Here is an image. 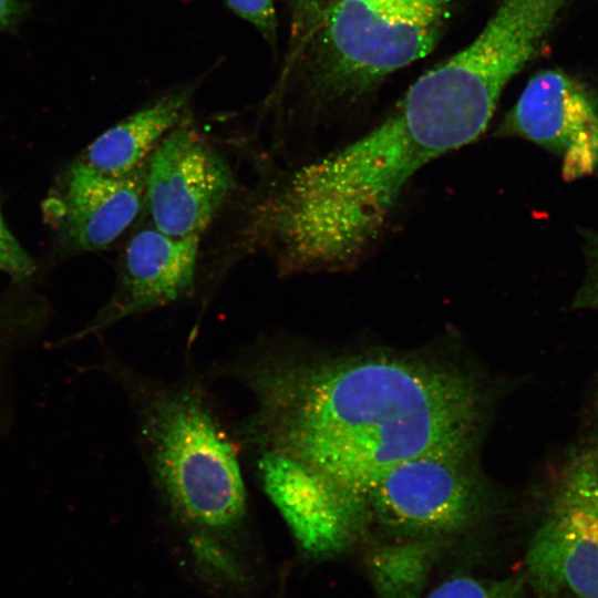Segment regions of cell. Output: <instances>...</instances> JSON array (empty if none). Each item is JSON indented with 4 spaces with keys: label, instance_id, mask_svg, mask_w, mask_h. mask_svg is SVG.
<instances>
[{
    "label": "cell",
    "instance_id": "cell-1",
    "mask_svg": "<svg viewBox=\"0 0 598 598\" xmlns=\"http://www.w3.org/2000/svg\"><path fill=\"white\" fill-rule=\"evenodd\" d=\"M237 373L255 401L259 448L291 456L364 499L399 463L471 453L483 422L478 383L420 358L316 359L282 344L256 351Z\"/></svg>",
    "mask_w": 598,
    "mask_h": 598
},
{
    "label": "cell",
    "instance_id": "cell-2",
    "mask_svg": "<svg viewBox=\"0 0 598 598\" xmlns=\"http://www.w3.org/2000/svg\"><path fill=\"white\" fill-rule=\"evenodd\" d=\"M127 389L187 569L214 592L254 594L265 567L251 538L239 460L203 391L141 379L130 380Z\"/></svg>",
    "mask_w": 598,
    "mask_h": 598
},
{
    "label": "cell",
    "instance_id": "cell-3",
    "mask_svg": "<svg viewBox=\"0 0 598 598\" xmlns=\"http://www.w3.org/2000/svg\"><path fill=\"white\" fill-rule=\"evenodd\" d=\"M453 1L343 0L334 6L297 53L311 97H355L426 56L442 35Z\"/></svg>",
    "mask_w": 598,
    "mask_h": 598
},
{
    "label": "cell",
    "instance_id": "cell-4",
    "mask_svg": "<svg viewBox=\"0 0 598 598\" xmlns=\"http://www.w3.org/2000/svg\"><path fill=\"white\" fill-rule=\"evenodd\" d=\"M559 19L549 0H499L480 33L409 91L486 128L505 87L540 52Z\"/></svg>",
    "mask_w": 598,
    "mask_h": 598
},
{
    "label": "cell",
    "instance_id": "cell-5",
    "mask_svg": "<svg viewBox=\"0 0 598 598\" xmlns=\"http://www.w3.org/2000/svg\"><path fill=\"white\" fill-rule=\"evenodd\" d=\"M470 454H426L396 464L368 492L370 513L388 528L419 539L468 528L485 505Z\"/></svg>",
    "mask_w": 598,
    "mask_h": 598
},
{
    "label": "cell",
    "instance_id": "cell-6",
    "mask_svg": "<svg viewBox=\"0 0 598 598\" xmlns=\"http://www.w3.org/2000/svg\"><path fill=\"white\" fill-rule=\"evenodd\" d=\"M234 187L227 159L187 118L146 162L144 206L159 231L173 237L202 236Z\"/></svg>",
    "mask_w": 598,
    "mask_h": 598
},
{
    "label": "cell",
    "instance_id": "cell-7",
    "mask_svg": "<svg viewBox=\"0 0 598 598\" xmlns=\"http://www.w3.org/2000/svg\"><path fill=\"white\" fill-rule=\"evenodd\" d=\"M256 468L261 487L303 557L339 555L363 532L370 514L367 501L341 489L305 463L259 448Z\"/></svg>",
    "mask_w": 598,
    "mask_h": 598
},
{
    "label": "cell",
    "instance_id": "cell-8",
    "mask_svg": "<svg viewBox=\"0 0 598 598\" xmlns=\"http://www.w3.org/2000/svg\"><path fill=\"white\" fill-rule=\"evenodd\" d=\"M497 134L519 137L556 155L567 182L598 173V94L559 69L535 73Z\"/></svg>",
    "mask_w": 598,
    "mask_h": 598
},
{
    "label": "cell",
    "instance_id": "cell-9",
    "mask_svg": "<svg viewBox=\"0 0 598 598\" xmlns=\"http://www.w3.org/2000/svg\"><path fill=\"white\" fill-rule=\"evenodd\" d=\"M542 597L598 598V495L571 467L526 556Z\"/></svg>",
    "mask_w": 598,
    "mask_h": 598
},
{
    "label": "cell",
    "instance_id": "cell-10",
    "mask_svg": "<svg viewBox=\"0 0 598 598\" xmlns=\"http://www.w3.org/2000/svg\"><path fill=\"white\" fill-rule=\"evenodd\" d=\"M200 237H173L152 225L137 229L125 244L111 298L73 337L80 339L188 297L196 285Z\"/></svg>",
    "mask_w": 598,
    "mask_h": 598
},
{
    "label": "cell",
    "instance_id": "cell-11",
    "mask_svg": "<svg viewBox=\"0 0 598 598\" xmlns=\"http://www.w3.org/2000/svg\"><path fill=\"white\" fill-rule=\"evenodd\" d=\"M145 172L146 163L131 175L114 177L76 158L53 205L62 244L71 251L93 252L117 240L144 206Z\"/></svg>",
    "mask_w": 598,
    "mask_h": 598
},
{
    "label": "cell",
    "instance_id": "cell-12",
    "mask_svg": "<svg viewBox=\"0 0 598 598\" xmlns=\"http://www.w3.org/2000/svg\"><path fill=\"white\" fill-rule=\"evenodd\" d=\"M195 86L165 94L99 135L78 158L114 177L142 168L163 138L187 120Z\"/></svg>",
    "mask_w": 598,
    "mask_h": 598
},
{
    "label": "cell",
    "instance_id": "cell-13",
    "mask_svg": "<svg viewBox=\"0 0 598 598\" xmlns=\"http://www.w3.org/2000/svg\"><path fill=\"white\" fill-rule=\"evenodd\" d=\"M432 539L408 540L375 548L368 570L380 598H417L437 556Z\"/></svg>",
    "mask_w": 598,
    "mask_h": 598
},
{
    "label": "cell",
    "instance_id": "cell-14",
    "mask_svg": "<svg viewBox=\"0 0 598 598\" xmlns=\"http://www.w3.org/2000/svg\"><path fill=\"white\" fill-rule=\"evenodd\" d=\"M426 598H522L518 578L483 579L453 577L430 592Z\"/></svg>",
    "mask_w": 598,
    "mask_h": 598
},
{
    "label": "cell",
    "instance_id": "cell-15",
    "mask_svg": "<svg viewBox=\"0 0 598 598\" xmlns=\"http://www.w3.org/2000/svg\"><path fill=\"white\" fill-rule=\"evenodd\" d=\"M35 269V262L12 234L0 210V271L22 281L32 277Z\"/></svg>",
    "mask_w": 598,
    "mask_h": 598
},
{
    "label": "cell",
    "instance_id": "cell-16",
    "mask_svg": "<svg viewBox=\"0 0 598 598\" xmlns=\"http://www.w3.org/2000/svg\"><path fill=\"white\" fill-rule=\"evenodd\" d=\"M343 0H291V38L298 53L323 17ZM295 54V55H296Z\"/></svg>",
    "mask_w": 598,
    "mask_h": 598
},
{
    "label": "cell",
    "instance_id": "cell-17",
    "mask_svg": "<svg viewBox=\"0 0 598 598\" xmlns=\"http://www.w3.org/2000/svg\"><path fill=\"white\" fill-rule=\"evenodd\" d=\"M240 18L250 22L268 41L276 45L277 17L274 0H225Z\"/></svg>",
    "mask_w": 598,
    "mask_h": 598
},
{
    "label": "cell",
    "instance_id": "cell-18",
    "mask_svg": "<svg viewBox=\"0 0 598 598\" xmlns=\"http://www.w3.org/2000/svg\"><path fill=\"white\" fill-rule=\"evenodd\" d=\"M586 262L585 280L576 293L574 307L598 310V234L586 237Z\"/></svg>",
    "mask_w": 598,
    "mask_h": 598
},
{
    "label": "cell",
    "instance_id": "cell-19",
    "mask_svg": "<svg viewBox=\"0 0 598 598\" xmlns=\"http://www.w3.org/2000/svg\"><path fill=\"white\" fill-rule=\"evenodd\" d=\"M30 12L29 0H0V32L17 33Z\"/></svg>",
    "mask_w": 598,
    "mask_h": 598
},
{
    "label": "cell",
    "instance_id": "cell-20",
    "mask_svg": "<svg viewBox=\"0 0 598 598\" xmlns=\"http://www.w3.org/2000/svg\"><path fill=\"white\" fill-rule=\"evenodd\" d=\"M598 495V440L592 447L580 454L570 466Z\"/></svg>",
    "mask_w": 598,
    "mask_h": 598
}]
</instances>
